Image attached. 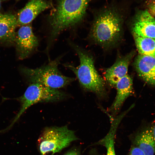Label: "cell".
<instances>
[{"label":"cell","mask_w":155,"mask_h":155,"mask_svg":"<svg viewBox=\"0 0 155 155\" xmlns=\"http://www.w3.org/2000/svg\"><path fill=\"white\" fill-rule=\"evenodd\" d=\"M128 155H145L143 152L136 146L132 147Z\"/></svg>","instance_id":"e0dca14e"},{"label":"cell","mask_w":155,"mask_h":155,"mask_svg":"<svg viewBox=\"0 0 155 155\" xmlns=\"http://www.w3.org/2000/svg\"><path fill=\"white\" fill-rule=\"evenodd\" d=\"M117 94L109 111L113 114H116L119 110L126 99L133 92V81L127 74L121 78L117 83Z\"/></svg>","instance_id":"7c38bea8"},{"label":"cell","mask_w":155,"mask_h":155,"mask_svg":"<svg viewBox=\"0 0 155 155\" xmlns=\"http://www.w3.org/2000/svg\"><path fill=\"white\" fill-rule=\"evenodd\" d=\"M135 64L139 75L147 83L155 85V57L139 54Z\"/></svg>","instance_id":"30bf717a"},{"label":"cell","mask_w":155,"mask_h":155,"mask_svg":"<svg viewBox=\"0 0 155 155\" xmlns=\"http://www.w3.org/2000/svg\"><path fill=\"white\" fill-rule=\"evenodd\" d=\"M15 42L18 58L21 60L28 57L36 49L38 40L30 24L20 27L16 32Z\"/></svg>","instance_id":"52a82bcc"},{"label":"cell","mask_w":155,"mask_h":155,"mask_svg":"<svg viewBox=\"0 0 155 155\" xmlns=\"http://www.w3.org/2000/svg\"><path fill=\"white\" fill-rule=\"evenodd\" d=\"M78 139L74 131L67 125L45 128L38 140L41 155H53Z\"/></svg>","instance_id":"5b68a950"},{"label":"cell","mask_w":155,"mask_h":155,"mask_svg":"<svg viewBox=\"0 0 155 155\" xmlns=\"http://www.w3.org/2000/svg\"><path fill=\"white\" fill-rule=\"evenodd\" d=\"M150 13L151 15H154L155 16V7L154 5L152 6L150 9Z\"/></svg>","instance_id":"d6986e66"},{"label":"cell","mask_w":155,"mask_h":155,"mask_svg":"<svg viewBox=\"0 0 155 155\" xmlns=\"http://www.w3.org/2000/svg\"><path fill=\"white\" fill-rule=\"evenodd\" d=\"M133 34L155 39V19L147 10L137 14L133 28Z\"/></svg>","instance_id":"ba28073f"},{"label":"cell","mask_w":155,"mask_h":155,"mask_svg":"<svg viewBox=\"0 0 155 155\" xmlns=\"http://www.w3.org/2000/svg\"><path fill=\"white\" fill-rule=\"evenodd\" d=\"M134 143L145 155H154L155 144L151 128H147L137 134L134 139Z\"/></svg>","instance_id":"5bb4252c"},{"label":"cell","mask_w":155,"mask_h":155,"mask_svg":"<svg viewBox=\"0 0 155 155\" xmlns=\"http://www.w3.org/2000/svg\"><path fill=\"white\" fill-rule=\"evenodd\" d=\"M78 53L80 60L79 65L75 67L65 65L75 74L82 87L99 95L105 92L104 83L96 71L92 57L78 46L71 44Z\"/></svg>","instance_id":"277c9868"},{"label":"cell","mask_w":155,"mask_h":155,"mask_svg":"<svg viewBox=\"0 0 155 155\" xmlns=\"http://www.w3.org/2000/svg\"><path fill=\"white\" fill-rule=\"evenodd\" d=\"M60 58L50 61L47 64L35 69L21 68L20 72L30 84L34 83L55 89L64 87L75 79L66 76L58 68Z\"/></svg>","instance_id":"3957f363"},{"label":"cell","mask_w":155,"mask_h":155,"mask_svg":"<svg viewBox=\"0 0 155 155\" xmlns=\"http://www.w3.org/2000/svg\"><path fill=\"white\" fill-rule=\"evenodd\" d=\"M16 0V1H18V0Z\"/></svg>","instance_id":"603a6c76"},{"label":"cell","mask_w":155,"mask_h":155,"mask_svg":"<svg viewBox=\"0 0 155 155\" xmlns=\"http://www.w3.org/2000/svg\"><path fill=\"white\" fill-rule=\"evenodd\" d=\"M89 1L61 0L50 18L51 39L79 23L85 15Z\"/></svg>","instance_id":"6da1fadb"},{"label":"cell","mask_w":155,"mask_h":155,"mask_svg":"<svg viewBox=\"0 0 155 155\" xmlns=\"http://www.w3.org/2000/svg\"><path fill=\"white\" fill-rule=\"evenodd\" d=\"M48 3L43 0H31L19 12L17 26L30 24L40 13L48 8Z\"/></svg>","instance_id":"9c48e42d"},{"label":"cell","mask_w":155,"mask_h":155,"mask_svg":"<svg viewBox=\"0 0 155 155\" xmlns=\"http://www.w3.org/2000/svg\"><path fill=\"white\" fill-rule=\"evenodd\" d=\"M117 127L118 125L116 124L112 123L108 133L101 141L106 148V155H116L115 151L114 137Z\"/></svg>","instance_id":"2e32d148"},{"label":"cell","mask_w":155,"mask_h":155,"mask_svg":"<svg viewBox=\"0 0 155 155\" xmlns=\"http://www.w3.org/2000/svg\"><path fill=\"white\" fill-rule=\"evenodd\" d=\"M17 16L12 13H0V42H15Z\"/></svg>","instance_id":"4fadbf2b"},{"label":"cell","mask_w":155,"mask_h":155,"mask_svg":"<svg viewBox=\"0 0 155 155\" xmlns=\"http://www.w3.org/2000/svg\"><path fill=\"white\" fill-rule=\"evenodd\" d=\"M122 18L115 8H107L96 18L91 31L92 36L97 42L109 45L114 42L120 35Z\"/></svg>","instance_id":"7a4b0ae2"},{"label":"cell","mask_w":155,"mask_h":155,"mask_svg":"<svg viewBox=\"0 0 155 155\" xmlns=\"http://www.w3.org/2000/svg\"><path fill=\"white\" fill-rule=\"evenodd\" d=\"M2 0H0V10L1 9V2Z\"/></svg>","instance_id":"44dd1931"},{"label":"cell","mask_w":155,"mask_h":155,"mask_svg":"<svg viewBox=\"0 0 155 155\" xmlns=\"http://www.w3.org/2000/svg\"><path fill=\"white\" fill-rule=\"evenodd\" d=\"M133 35L139 54L155 57V39Z\"/></svg>","instance_id":"9a60e30c"},{"label":"cell","mask_w":155,"mask_h":155,"mask_svg":"<svg viewBox=\"0 0 155 155\" xmlns=\"http://www.w3.org/2000/svg\"><path fill=\"white\" fill-rule=\"evenodd\" d=\"M63 155H80L79 151L75 149L71 150Z\"/></svg>","instance_id":"ac0fdd59"},{"label":"cell","mask_w":155,"mask_h":155,"mask_svg":"<svg viewBox=\"0 0 155 155\" xmlns=\"http://www.w3.org/2000/svg\"><path fill=\"white\" fill-rule=\"evenodd\" d=\"M132 54L130 53L119 59L106 71L104 77L110 85L116 86L119 80L127 74Z\"/></svg>","instance_id":"8fae6325"},{"label":"cell","mask_w":155,"mask_h":155,"mask_svg":"<svg viewBox=\"0 0 155 155\" xmlns=\"http://www.w3.org/2000/svg\"><path fill=\"white\" fill-rule=\"evenodd\" d=\"M155 7V4L154 5Z\"/></svg>","instance_id":"7402d4cb"},{"label":"cell","mask_w":155,"mask_h":155,"mask_svg":"<svg viewBox=\"0 0 155 155\" xmlns=\"http://www.w3.org/2000/svg\"><path fill=\"white\" fill-rule=\"evenodd\" d=\"M154 139L155 144V125L151 128Z\"/></svg>","instance_id":"ffe728a7"},{"label":"cell","mask_w":155,"mask_h":155,"mask_svg":"<svg viewBox=\"0 0 155 155\" xmlns=\"http://www.w3.org/2000/svg\"><path fill=\"white\" fill-rule=\"evenodd\" d=\"M30 84L22 96L13 98L20 103V107L10 127L18 121L25 111L32 105L39 102H57L67 97L65 93L58 89H53L37 83Z\"/></svg>","instance_id":"8992f818"}]
</instances>
